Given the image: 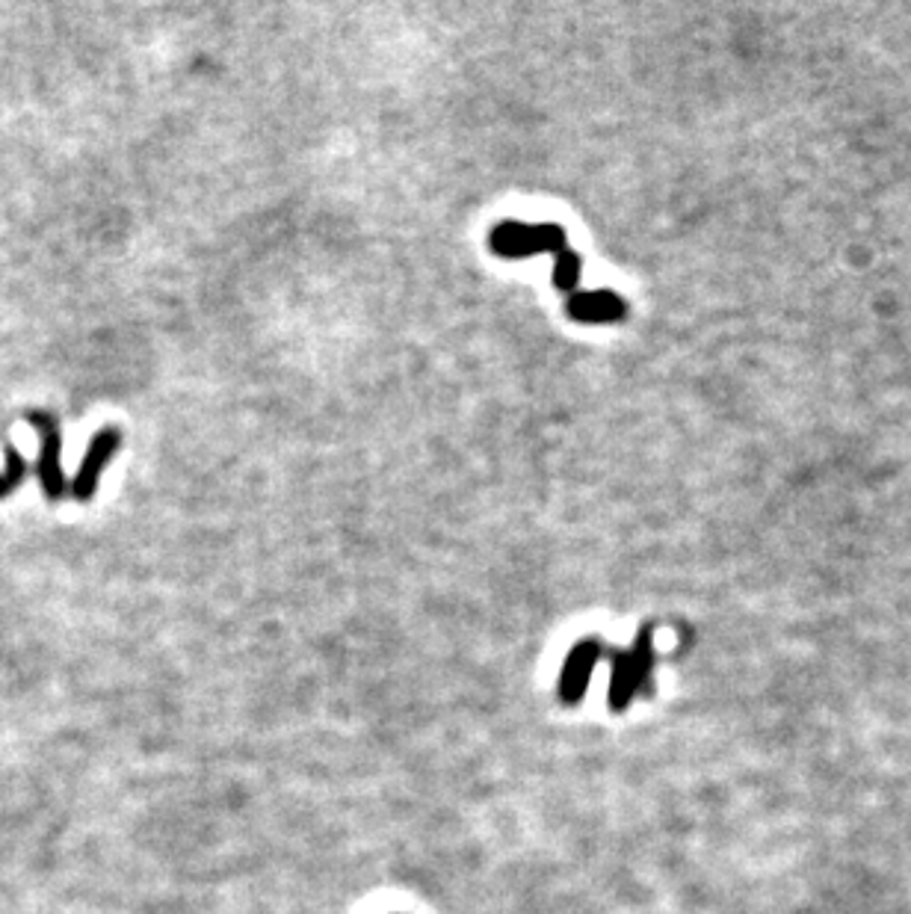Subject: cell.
Here are the masks:
<instances>
[{
	"mask_svg": "<svg viewBox=\"0 0 911 914\" xmlns=\"http://www.w3.org/2000/svg\"><path fill=\"white\" fill-rule=\"evenodd\" d=\"M580 273H583V258L578 252H571V249H562L557 255V264H554V285L559 290H574L578 293Z\"/></svg>",
	"mask_w": 911,
	"mask_h": 914,
	"instance_id": "7",
	"label": "cell"
},
{
	"mask_svg": "<svg viewBox=\"0 0 911 914\" xmlns=\"http://www.w3.org/2000/svg\"><path fill=\"white\" fill-rule=\"evenodd\" d=\"M27 421H30V424L39 429V436H42L39 479H42L45 498L60 500V498H63V491H65V477H63V465H60L63 436H60L56 417H51L48 412H27Z\"/></svg>",
	"mask_w": 911,
	"mask_h": 914,
	"instance_id": "3",
	"label": "cell"
},
{
	"mask_svg": "<svg viewBox=\"0 0 911 914\" xmlns=\"http://www.w3.org/2000/svg\"><path fill=\"white\" fill-rule=\"evenodd\" d=\"M489 246L494 255L501 258H530L539 252H562L566 249V231L559 225H524V223H501L494 225L489 235Z\"/></svg>",
	"mask_w": 911,
	"mask_h": 914,
	"instance_id": "1",
	"label": "cell"
},
{
	"mask_svg": "<svg viewBox=\"0 0 911 914\" xmlns=\"http://www.w3.org/2000/svg\"><path fill=\"white\" fill-rule=\"evenodd\" d=\"M118 445H122V433H118L116 426L101 429V433L89 441V450H86L84 462H80V471H77V477H75V486H72L75 500L86 503V500L96 498L101 474H104V468L110 465V459L116 456Z\"/></svg>",
	"mask_w": 911,
	"mask_h": 914,
	"instance_id": "4",
	"label": "cell"
},
{
	"mask_svg": "<svg viewBox=\"0 0 911 914\" xmlns=\"http://www.w3.org/2000/svg\"><path fill=\"white\" fill-rule=\"evenodd\" d=\"M27 477V462L12 445H7V468L0 471V498H7L18 489Z\"/></svg>",
	"mask_w": 911,
	"mask_h": 914,
	"instance_id": "8",
	"label": "cell"
},
{
	"mask_svg": "<svg viewBox=\"0 0 911 914\" xmlns=\"http://www.w3.org/2000/svg\"><path fill=\"white\" fill-rule=\"evenodd\" d=\"M648 669H651V630L643 627V630H640V637H636V646L616 658V669H612V687H610V704L616 708V711L631 702L633 692L643 687Z\"/></svg>",
	"mask_w": 911,
	"mask_h": 914,
	"instance_id": "2",
	"label": "cell"
},
{
	"mask_svg": "<svg viewBox=\"0 0 911 914\" xmlns=\"http://www.w3.org/2000/svg\"><path fill=\"white\" fill-rule=\"evenodd\" d=\"M600 651H604V646L592 637L583 639V642H578V646L571 649L569 660H566V666H562V678H559V696H562L566 702H580V699H583Z\"/></svg>",
	"mask_w": 911,
	"mask_h": 914,
	"instance_id": "5",
	"label": "cell"
},
{
	"mask_svg": "<svg viewBox=\"0 0 911 914\" xmlns=\"http://www.w3.org/2000/svg\"><path fill=\"white\" fill-rule=\"evenodd\" d=\"M569 317L580 323H616L628 317V302L612 290H580L569 299Z\"/></svg>",
	"mask_w": 911,
	"mask_h": 914,
	"instance_id": "6",
	"label": "cell"
}]
</instances>
